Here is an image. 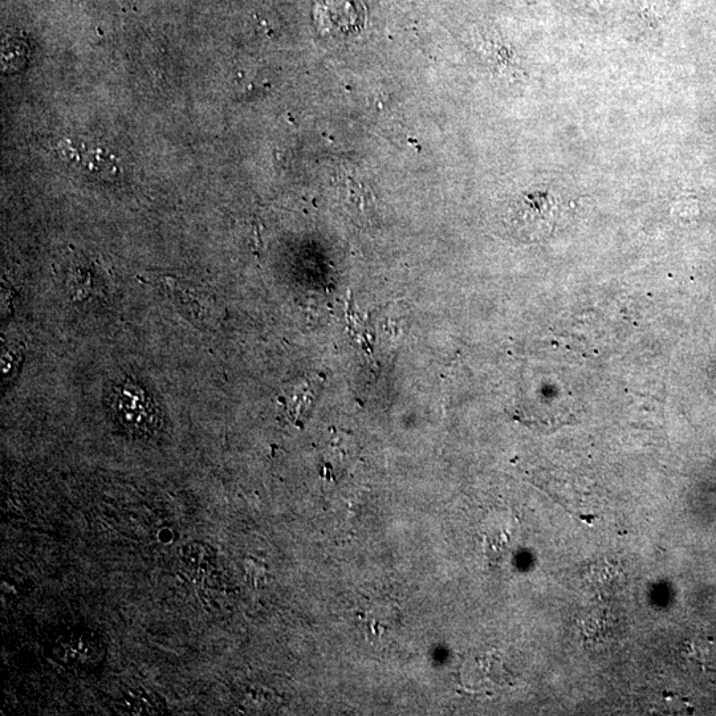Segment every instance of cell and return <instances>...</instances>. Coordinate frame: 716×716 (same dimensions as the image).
Listing matches in <instances>:
<instances>
[{
	"mask_svg": "<svg viewBox=\"0 0 716 716\" xmlns=\"http://www.w3.org/2000/svg\"><path fill=\"white\" fill-rule=\"evenodd\" d=\"M58 150L61 158L79 172L103 181H116L121 177L120 158L107 146L85 138H65Z\"/></svg>",
	"mask_w": 716,
	"mask_h": 716,
	"instance_id": "cell-2",
	"label": "cell"
},
{
	"mask_svg": "<svg viewBox=\"0 0 716 716\" xmlns=\"http://www.w3.org/2000/svg\"><path fill=\"white\" fill-rule=\"evenodd\" d=\"M157 286L164 288L177 304L181 305L190 317L197 323L209 325L217 319V308L209 292L191 283L179 282L178 279L160 278L156 280Z\"/></svg>",
	"mask_w": 716,
	"mask_h": 716,
	"instance_id": "cell-4",
	"label": "cell"
},
{
	"mask_svg": "<svg viewBox=\"0 0 716 716\" xmlns=\"http://www.w3.org/2000/svg\"><path fill=\"white\" fill-rule=\"evenodd\" d=\"M560 213V202L552 194H527L512 205L511 225L520 238L541 242L551 237Z\"/></svg>",
	"mask_w": 716,
	"mask_h": 716,
	"instance_id": "cell-1",
	"label": "cell"
},
{
	"mask_svg": "<svg viewBox=\"0 0 716 716\" xmlns=\"http://www.w3.org/2000/svg\"><path fill=\"white\" fill-rule=\"evenodd\" d=\"M119 709L126 715H160L166 705L156 693L144 689H133L122 695Z\"/></svg>",
	"mask_w": 716,
	"mask_h": 716,
	"instance_id": "cell-7",
	"label": "cell"
},
{
	"mask_svg": "<svg viewBox=\"0 0 716 716\" xmlns=\"http://www.w3.org/2000/svg\"><path fill=\"white\" fill-rule=\"evenodd\" d=\"M117 416L122 425L134 433H148L153 430V409L146 405L145 398L140 393H121L117 404Z\"/></svg>",
	"mask_w": 716,
	"mask_h": 716,
	"instance_id": "cell-5",
	"label": "cell"
},
{
	"mask_svg": "<svg viewBox=\"0 0 716 716\" xmlns=\"http://www.w3.org/2000/svg\"><path fill=\"white\" fill-rule=\"evenodd\" d=\"M56 659L75 670H91L104 657L103 642L87 629H69L56 638Z\"/></svg>",
	"mask_w": 716,
	"mask_h": 716,
	"instance_id": "cell-3",
	"label": "cell"
},
{
	"mask_svg": "<svg viewBox=\"0 0 716 716\" xmlns=\"http://www.w3.org/2000/svg\"><path fill=\"white\" fill-rule=\"evenodd\" d=\"M585 583L597 593H613L622 588L624 569L616 561L600 560L588 565L584 571Z\"/></svg>",
	"mask_w": 716,
	"mask_h": 716,
	"instance_id": "cell-6",
	"label": "cell"
},
{
	"mask_svg": "<svg viewBox=\"0 0 716 716\" xmlns=\"http://www.w3.org/2000/svg\"><path fill=\"white\" fill-rule=\"evenodd\" d=\"M182 567L194 577H206L214 567L215 555L209 545L202 543H191L185 545L179 553Z\"/></svg>",
	"mask_w": 716,
	"mask_h": 716,
	"instance_id": "cell-8",
	"label": "cell"
}]
</instances>
